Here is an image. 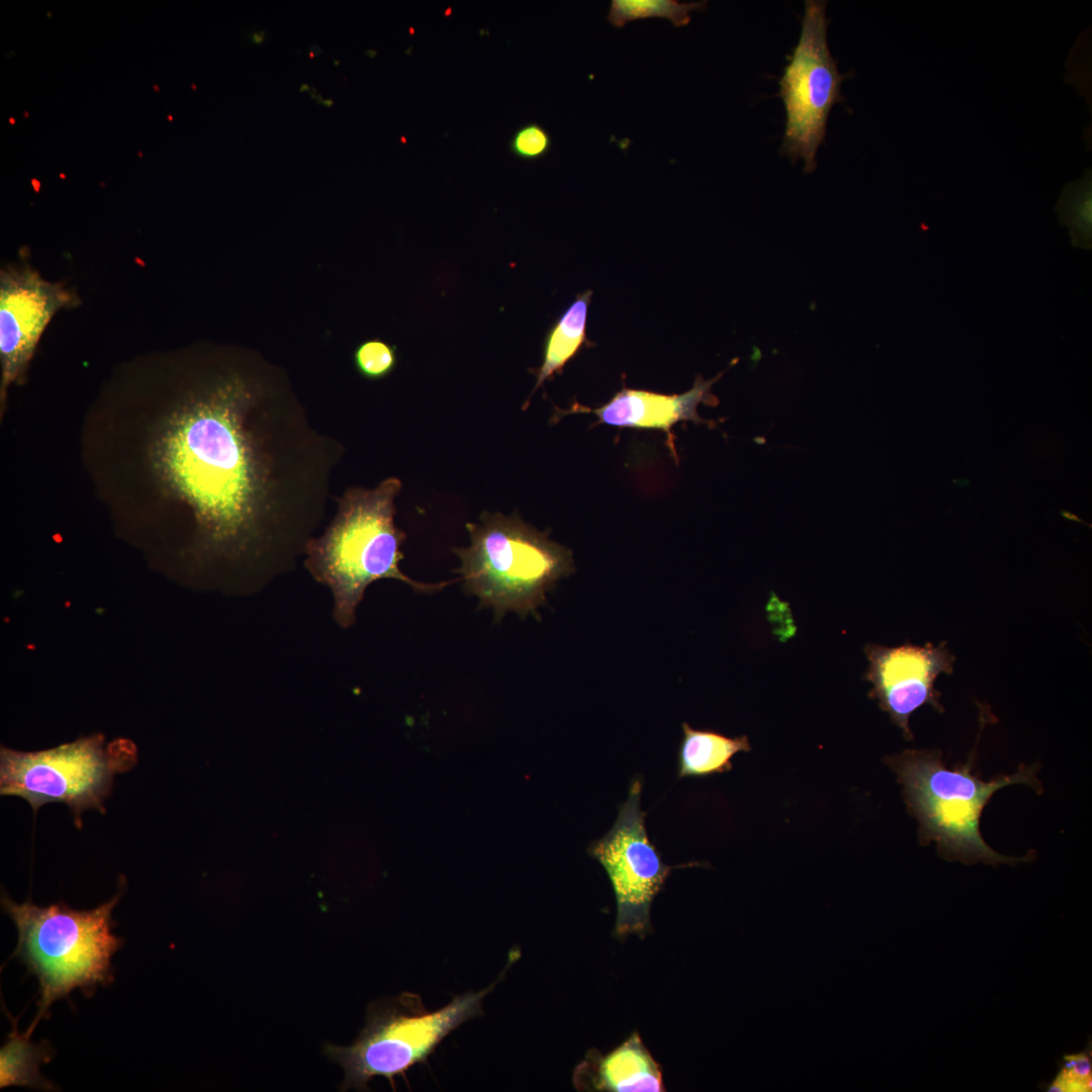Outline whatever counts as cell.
I'll return each instance as SVG.
<instances>
[{"label": "cell", "mask_w": 1092, "mask_h": 1092, "mask_svg": "<svg viewBox=\"0 0 1092 1092\" xmlns=\"http://www.w3.org/2000/svg\"><path fill=\"white\" fill-rule=\"evenodd\" d=\"M827 27L826 2L805 1L800 38L779 81L786 110L781 154L793 162L801 159L807 173L817 166L832 107L844 100V76L830 53Z\"/></svg>", "instance_id": "8"}, {"label": "cell", "mask_w": 1092, "mask_h": 1092, "mask_svg": "<svg viewBox=\"0 0 1092 1092\" xmlns=\"http://www.w3.org/2000/svg\"><path fill=\"white\" fill-rule=\"evenodd\" d=\"M573 1085L580 1091H664L659 1066L637 1033L606 1056L590 1050L574 1070Z\"/></svg>", "instance_id": "13"}, {"label": "cell", "mask_w": 1092, "mask_h": 1092, "mask_svg": "<svg viewBox=\"0 0 1092 1092\" xmlns=\"http://www.w3.org/2000/svg\"><path fill=\"white\" fill-rule=\"evenodd\" d=\"M303 90L308 92L309 91V86L306 85V84L301 85V87L299 88V91L303 92Z\"/></svg>", "instance_id": "24"}, {"label": "cell", "mask_w": 1092, "mask_h": 1092, "mask_svg": "<svg viewBox=\"0 0 1092 1092\" xmlns=\"http://www.w3.org/2000/svg\"><path fill=\"white\" fill-rule=\"evenodd\" d=\"M124 891L89 910H76L63 902L40 907L29 898L18 904L1 896L3 910L18 932L12 954L38 982L37 1012L24 1031L30 1037L40 1019L57 1000L75 989L92 994L99 985L113 981L111 960L123 940L112 932V912Z\"/></svg>", "instance_id": "3"}, {"label": "cell", "mask_w": 1092, "mask_h": 1092, "mask_svg": "<svg viewBox=\"0 0 1092 1092\" xmlns=\"http://www.w3.org/2000/svg\"><path fill=\"white\" fill-rule=\"evenodd\" d=\"M682 739L677 752V777H709L732 769V758L738 752L750 751L746 735L729 737L710 729H695L687 722L681 725Z\"/></svg>", "instance_id": "14"}, {"label": "cell", "mask_w": 1092, "mask_h": 1092, "mask_svg": "<svg viewBox=\"0 0 1092 1092\" xmlns=\"http://www.w3.org/2000/svg\"><path fill=\"white\" fill-rule=\"evenodd\" d=\"M1041 1089L1046 1092H1091V1041L1080 1052L1064 1055L1058 1073Z\"/></svg>", "instance_id": "19"}, {"label": "cell", "mask_w": 1092, "mask_h": 1092, "mask_svg": "<svg viewBox=\"0 0 1092 1092\" xmlns=\"http://www.w3.org/2000/svg\"><path fill=\"white\" fill-rule=\"evenodd\" d=\"M945 644L917 646L906 642L888 647L870 643L864 647L869 661L864 679L873 686L869 697L889 714L907 740L913 738L909 720L916 710L930 705L943 712L934 684L939 674L952 672L956 660Z\"/></svg>", "instance_id": "10"}, {"label": "cell", "mask_w": 1092, "mask_h": 1092, "mask_svg": "<svg viewBox=\"0 0 1092 1092\" xmlns=\"http://www.w3.org/2000/svg\"><path fill=\"white\" fill-rule=\"evenodd\" d=\"M333 103H334V101L331 100V99L330 100L327 99V100L322 101V104L326 105L327 107H331L333 105Z\"/></svg>", "instance_id": "23"}, {"label": "cell", "mask_w": 1092, "mask_h": 1092, "mask_svg": "<svg viewBox=\"0 0 1092 1092\" xmlns=\"http://www.w3.org/2000/svg\"><path fill=\"white\" fill-rule=\"evenodd\" d=\"M722 374L710 380H704L699 375L693 387L679 394H663L624 387L598 408L574 404L570 413H592L598 417L599 424L613 427L661 430L666 433L669 449L677 460L672 427L687 421L712 426L711 422L699 416L698 405L700 403L718 404V398L711 393V388Z\"/></svg>", "instance_id": "12"}, {"label": "cell", "mask_w": 1092, "mask_h": 1092, "mask_svg": "<svg viewBox=\"0 0 1092 1092\" xmlns=\"http://www.w3.org/2000/svg\"><path fill=\"white\" fill-rule=\"evenodd\" d=\"M396 477L376 487H349L336 498L337 514L305 548L304 565L334 597L333 616L342 628L355 622L356 610L369 584L381 578L400 580L417 592L439 590L451 581L425 583L399 569L405 533L394 523V500L401 489Z\"/></svg>", "instance_id": "2"}, {"label": "cell", "mask_w": 1092, "mask_h": 1092, "mask_svg": "<svg viewBox=\"0 0 1092 1092\" xmlns=\"http://www.w3.org/2000/svg\"><path fill=\"white\" fill-rule=\"evenodd\" d=\"M77 304L61 283L49 282L29 266L8 267L0 274L1 401L19 379L47 325L61 308Z\"/></svg>", "instance_id": "11"}, {"label": "cell", "mask_w": 1092, "mask_h": 1092, "mask_svg": "<svg viewBox=\"0 0 1092 1092\" xmlns=\"http://www.w3.org/2000/svg\"><path fill=\"white\" fill-rule=\"evenodd\" d=\"M343 451L313 427L284 370L241 349L172 413L155 460L202 550L250 589L304 554Z\"/></svg>", "instance_id": "1"}, {"label": "cell", "mask_w": 1092, "mask_h": 1092, "mask_svg": "<svg viewBox=\"0 0 1092 1092\" xmlns=\"http://www.w3.org/2000/svg\"><path fill=\"white\" fill-rule=\"evenodd\" d=\"M641 790V780L635 779L611 830L587 849L611 881L617 902L615 932L620 937L649 932L651 903L673 869L662 861L648 837Z\"/></svg>", "instance_id": "9"}, {"label": "cell", "mask_w": 1092, "mask_h": 1092, "mask_svg": "<svg viewBox=\"0 0 1092 1092\" xmlns=\"http://www.w3.org/2000/svg\"><path fill=\"white\" fill-rule=\"evenodd\" d=\"M707 1L681 3L676 0H612L607 21L616 28L646 18H664L674 27L686 26L692 11H703Z\"/></svg>", "instance_id": "17"}, {"label": "cell", "mask_w": 1092, "mask_h": 1092, "mask_svg": "<svg viewBox=\"0 0 1092 1092\" xmlns=\"http://www.w3.org/2000/svg\"><path fill=\"white\" fill-rule=\"evenodd\" d=\"M592 295V290H585L577 294L575 299L547 332L543 345L542 364L539 368L533 370L536 383L531 395L526 400V405L529 403L532 394L546 380L560 373L566 363L581 348L585 341L586 317Z\"/></svg>", "instance_id": "15"}, {"label": "cell", "mask_w": 1092, "mask_h": 1092, "mask_svg": "<svg viewBox=\"0 0 1092 1092\" xmlns=\"http://www.w3.org/2000/svg\"><path fill=\"white\" fill-rule=\"evenodd\" d=\"M251 38L255 44H261L265 40V31L261 30L259 32H255L252 34Z\"/></svg>", "instance_id": "22"}, {"label": "cell", "mask_w": 1092, "mask_h": 1092, "mask_svg": "<svg viewBox=\"0 0 1092 1092\" xmlns=\"http://www.w3.org/2000/svg\"><path fill=\"white\" fill-rule=\"evenodd\" d=\"M552 145V136L548 130L540 123L531 121L514 131L509 148L518 159L532 162L546 157Z\"/></svg>", "instance_id": "21"}, {"label": "cell", "mask_w": 1092, "mask_h": 1092, "mask_svg": "<svg viewBox=\"0 0 1092 1092\" xmlns=\"http://www.w3.org/2000/svg\"><path fill=\"white\" fill-rule=\"evenodd\" d=\"M471 543L453 551L460 559L465 590L491 608L496 619L508 612L537 615L546 593L574 569L571 551L549 540L514 514L483 513L480 523H468Z\"/></svg>", "instance_id": "5"}, {"label": "cell", "mask_w": 1092, "mask_h": 1092, "mask_svg": "<svg viewBox=\"0 0 1092 1092\" xmlns=\"http://www.w3.org/2000/svg\"><path fill=\"white\" fill-rule=\"evenodd\" d=\"M498 978L478 992L455 996L439 1010L429 1011L419 994L404 992L373 1002L365 1026L351 1045L327 1044L326 1055L344 1070L342 1090L367 1091L374 1077L394 1079L424 1064L443 1039L465 1021L482 1015V1000L502 982Z\"/></svg>", "instance_id": "6"}, {"label": "cell", "mask_w": 1092, "mask_h": 1092, "mask_svg": "<svg viewBox=\"0 0 1092 1092\" xmlns=\"http://www.w3.org/2000/svg\"><path fill=\"white\" fill-rule=\"evenodd\" d=\"M903 786L908 812L917 819L921 844L936 843L938 854L946 860L997 866L1030 860L1005 856L992 849L980 832L983 809L993 794L1006 786L1025 784L1039 793L1036 764H1022L1016 774L984 782L972 771V760L947 768L938 750L908 749L886 757Z\"/></svg>", "instance_id": "4"}, {"label": "cell", "mask_w": 1092, "mask_h": 1092, "mask_svg": "<svg viewBox=\"0 0 1092 1092\" xmlns=\"http://www.w3.org/2000/svg\"><path fill=\"white\" fill-rule=\"evenodd\" d=\"M1058 210L1062 224L1070 230L1073 246L1091 250L1092 187L1090 176L1069 185L1063 191Z\"/></svg>", "instance_id": "18"}, {"label": "cell", "mask_w": 1092, "mask_h": 1092, "mask_svg": "<svg viewBox=\"0 0 1092 1092\" xmlns=\"http://www.w3.org/2000/svg\"><path fill=\"white\" fill-rule=\"evenodd\" d=\"M353 361L357 372L363 378L380 380L396 367V347L378 338L368 339L357 345Z\"/></svg>", "instance_id": "20"}, {"label": "cell", "mask_w": 1092, "mask_h": 1092, "mask_svg": "<svg viewBox=\"0 0 1092 1092\" xmlns=\"http://www.w3.org/2000/svg\"><path fill=\"white\" fill-rule=\"evenodd\" d=\"M12 1030L0 1049V1088L20 1086L42 1091H59L60 1088L44 1078L39 1070L50 1063L55 1052L48 1040L32 1043L25 1032L17 1030V1019L6 1011Z\"/></svg>", "instance_id": "16"}, {"label": "cell", "mask_w": 1092, "mask_h": 1092, "mask_svg": "<svg viewBox=\"0 0 1092 1092\" xmlns=\"http://www.w3.org/2000/svg\"><path fill=\"white\" fill-rule=\"evenodd\" d=\"M138 762V748L126 738L106 743L102 734L39 751L0 748V794L24 799L35 813L48 803L66 804L77 828L86 810L105 813L116 775Z\"/></svg>", "instance_id": "7"}]
</instances>
